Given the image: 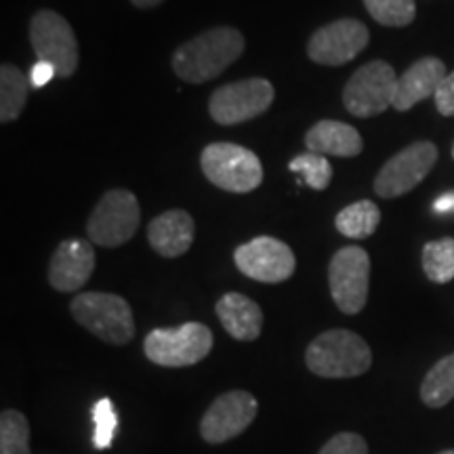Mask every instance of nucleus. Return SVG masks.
<instances>
[{"label": "nucleus", "mask_w": 454, "mask_h": 454, "mask_svg": "<svg viewBox=\"0 0 454 454\" xmlns=\"http://www.w3.org/2000/svg\"><path fill=\"white\" fill-rule=\"evenodd\" d=\"M244 36L231 26H219L198 34L175 51L173 70L181 81L202 84L223 74L244 53Z\"/></svg>", "instance_id": "obj_1"}, {"label": "nucleus", "mask_w": 454, "mask_h": 454, "mask_svg": "<svg viewBox=\"0 0 454 454\" xmlns=\"http://www.w3.org/2000/svg\"><path fill=\"white\" fill-rule=\"evenodd\" d=\"M305 364L322 379H354L371 371L372 351L360 334L334 328L311 340Z\"/></svg>", "instance_id": "obj_2"}, {"label": "nucleus", "mask_w": 454, "mask_h": 454, "mask_svg": "<svg viewBox=\"0 0 454 454\" xmlns=\"http://www.w3.org/2000/svg\"><path fill=\"white\" fill-rule=\"evenodd\" d=\"M72 317L110 345H127L135 337L133 309L112 293H81L70 303Z\"/></svg>", "instance_id": "obj_3"}, {"label": "nucleus", "mask_w": 454, "mask_h": 454, "mask_svg": "<svg viewBox=\"0 0 454 454\" xmlns=\"http://www.w3.org/2000/svg\"><path fill=\"white\" fill-rule=\"evenodd\" d=\"M204 177L230 194H248L263 181V167L253 150L236 144H211L200 156Z\"/></svg>", "instance_id": "obj_4"}, {"label": "nucleus", "mask_w": 454, "mask_h": 454, "mask_svg": "<svg viewBox=\"0 0 454 454\" xmlns=\"http://www.w3.org/2000/svg\"><path fill=\"white\" fill-rule=\"evenodd\" d=\"M213 349L211 328L185 322L175 328H154L144 340L147 360L164 368L194 366Z\"/></svg>", "instance_id": "obj_5"}, {"label": "nucleus", "mask_w": 454, "mask_h": 454, "mask_svg": "<svg viewBox=\"0 0 454 454\" xmlns=\"http://www.w3.org/2000/svg\"><path fill=\"white\" fill-rule=\"evenodd\" d=\"M141 208L129 190H110L101 196L87 223L89 240L98 247L116 248L137 234Z\"/></svg>", "instance_id": "obj_6"}, {"label": "nucleus", "mask_w": 454, "mask_h": 454, "mask_svg": "<svg viewBox=\"0 0 454 454\" xmlns=\"http://www.w3.org/2000/svg\"><path fill=\"white\" fill-rule=\"evenodd\" d=\"M397 78L394 67L383 59L357 67L343 89L345 110L356 118H372L394 107Z\"/></svg>", "instance_id": "obj_7"}, {"label": "nucleus", "mask_w": 454, "mask_h": 454, "mask_svg": "<svg viewBox=\"0 0 454 454\" xmlns=\"http://www.w3.org/2000/svg\"><path fill=\"white\" fill-rule=\"evenodd\" d=\"M328 286L334 305L348 316L366 308L371 286V257L362 247H345L333 254L328 265Z\"/></svg>", "instance_id": "obj_8"}, {"label": "nucleus", "mask_w": 454, "mask_h": 454, "mask_svg": "<svg viewBox=\"0 0 454 454\" xmlns=\"http://www.w3.org/2000/svg\"><path fill=\"white\" fill-rule=\"evenodd\" d=\"M30 43L38 61L53 66L59 78H70L78 70L76 34L66 17L55 11L43 9L32 17Z\"/></svg>", "instance_id": "obj_9"}, {"label": "nucleus", "mask_w": 454, "mask_h": 454, "mask_svg": "<svg viewBox=\"0 0 454 454\" xmlns=\"http://www.w3.org/2000/svg\"><path fill=\"white\" fill-rule=\"evenodd\" d=\"M274 84L265 78H248V81L223 84L211 95L208 112L217 124L234 127L268 112L274 104Z\"/></svg>", "instance_id": "obj_10"}, {"label": "nucleus", "mask_w": 454, "mask_h": 454, "mask_svg": "<svg viewBox=\"0 0 454 454\" xmlns=\"http://www.w3.org/2000/svg\"><path fill=\"white\" fill-rule=\"evenodd\" d=\"M438 162V147L431 141H417L389 158L374 179V192L381 198H400L412 192Z\"/></svg>", "instance_id": "obj_11"}, {"label": "nucleus", "mask_w": 454, "mask_h": 454, "mask_svg": "<svg viewBox=\"0 0 454 454\" xmlns=\"http://www.w3.org/2000/svg\"><path fill=\"white\" fill-rule=\"evenodd\" d=\"M234 263L244 276L263 284H280L297 270V259L286 242L271 236L253 238L234 251Z\"/></svg>", "instance_id": "obj_12"}, {"label": "nucleus", "mask_w": 454, "mask_h": 454, "mask_svg": "<svg viewBox=\"0 0 454 454\" xmlns=\"http://www.w3.org/2000/svg\"><path fill=\"white\" fill-rule=\"evenodd\" d=\"M257 397L248 391L234 389L221 394L208 406L200 421V435L208 444H223L238 438L257 419Z\"/></svg>", "instance_id": "obj_13"}, {"label": "nucleus", "mask_w": 454, "mask_h": 454, "mask_svg": "<svg viewBox=\"0 0 454 454\" xmlns=\"http://www.w3.org/2000/svg\"><path fill=\"white\" fill-rule=\"evenodd\" d=\"M368 41H371L368 27L362 21L345 17L311 34L308 55L320 66H345L366 49Z\"/></svg>", "instance_id": "obj_14"}, {"label": "nucleus", "mask_w": 454, "mask_h": 454, "mask_svg": "<svg viewBox=\"0 0 454 454\" xmlns=\"http://www.w3.org/2000/svg\"><path fill=\"white\" fill-rule=\"evenodd\" d=\"M95 271V248L90 240H66L49 261V284L59 293L81 291Z\"/></svg>", "instance_id": "obj_15"}, {"label": "nucleus", "mask_w": 454, "mask_h": 454, "mask_svg": "<svg viewBox=\"0 0 454 454\" xmlns=\"http://www.w3.org/2000/svg\"><path fill=\"white\" fill-rule=\"evenodd\" d=\"M446 76L448 74L444 61L438 59V57H423V59L414 61L397 78L394 107L397 112H408L412 106L421 104V101L429 98H435Z\"/></svg>", "instance_id": "obj_16"}, {"label": "nucleus", "mask_w": 454, "mask_h": 454, "mask_svg": "<svg viewBox=\"0 0 454 454\" xmlns=\"http://www.w3.org/2000/svg\"><path fill=\"white\" fill-rule=\"evenodd\" d=\"M194 219H192L190 213L181 211V208H173V211L158 215V217L147 225V240H150V247L167 259L181 257V254L190 251V247L194 244Z\"/></svg>", "instance_id": "obj_17"}, {"label": "nucleus", "mask_w": 454, "mask_h": 454, "mask_svg": "<svg viewBox=\"0 0 454 454\" xmlns=\"http://www.w3.org/2000/svg\"><path fill=\"white\" fill-rule=\"evenodd\" d=\"M305 145L314 154L339 158H354L364 150V141H362V135L357 133V129L339 121L316 122L305 133Z\"/></svg>", "instance_id": "obj_18"}, {"label": "nucleus", "mask_w": 454, "mask_h": 454, "mask_svg": "<svg viewBox=\"0 0 454 454\" xmlns=\"http://www.w3.org/2000/svg\"><path fill=\"white\" fill-rule=\"evenodd\" d=\"M221 326L236 340H254L263 328V311L253 299L240 293H227L215 305Z\"/></svg>", "instance_id": "obj_19"}, {"label": "nucleus", "mask_w": 454, "mask_h": 454, "mask_svg": "<svg viewBox=\"0 0 454 454\" xmlns=\"http://www.w3.org/2000/svg\"><path fill=\"white\" fill-rule=\"evenodd\" d=\"M27 82L26 74L13 64H3L0 67V122L7 124L20 118L27 104Z\"/></svg>", "instance_id": "obj_20"}, {"label": "nucleus", "mask_w": 454, "mask_h": 454, "mask_svg": "<svg viewBox=\"0 0 454 454\" xmlns=\"http://www.w3.org/2000/svg\"><path fill=\"white\" fill-rule=\"evenodd\" d=\"M379 223H381V211L372 200H357L345 207L334 217L337 230L351 240H364V238L372 236Z\"/></svg>", "instance_id": "obj_21"}, {"label": "nucleus", "mask_w": 454, "mask_h": 454, "mask_svg": "<svg viewBox=\"0 0 454 454\" xmlns=\"http://www.w3.org/2000/svg\"><path fill=\"white\" fill-rule=\"evenodd\" d=\"M421 400L429 408H442L454 400V354L442 357L425 374Z\"/></svg>", "instance_id": "obj_22"}, {"label": "nucleus", "mask_w": 454, "mask_h": 454, "mask_svg": "<svg viewBox=\"0 0 454 454\" xmlns=\"http://www.w3.org/2000/svg\"><path fill=\"white\" fill-rule=\"evenodd\" d=\"M423 271L435 284L454 280V238H440L425 244Z\"/></svg>", "instance_id": "obj_23"}, {"label": "nucleus", "mask_w": 454, "mask_h": 454, "mask_svg": "<svg viewBox=\"0 0 454 454\" xmlns=\"http://www.w3.org/2000/svg\"><path fill=\"white\" fill-rule=\"evenodd\" d=\"M0 454H30V423L13 408L0 414Z\"/></svg>", "instance_id": "obj_24"}, {"label": "nucleus", "mask_w": 454, "mask_h": 454, "mask_svg": "<svg viewBox=\"0 0 454 454\" xmlns=\"http://www.w3.org/2000/svg\"><path fill=\"white\" fill-rule=\"evenodd\" d=\"M364 4L372 20L387 27L411 26L417 17L414 0H364Z\"/></svg>", "instance_id": "obj_25"}, {"label": "nucleus", "mask_w": 454, "mask_h": 454, "mask_svg": "<svg viewBox=\"0 0 454 454\" xmlns=\"http://www.w3.org/2000/svg\"><path fill=\"white\" fill-rule=\"evenodd\" d=\"M288 168L294 170V173L303 175L305 184H308L311 190H326L331 185L333 179V167L331 162L326 160V156L314 154V152H305V154L294 156Z\"/></svg>", "instance_id": "obj_26"}, {"label": "nucleus", "mask_w": 454, "mask_h": 454, "mask_svg": "<svg viewBox=\"0 0 454 454\" xmlns=\"http://www.w3.org/2000/svg\"><path fill=\"white\" fill-rule=\"evenodd\" d=\"M93 444L98 450H106V448L112 446L114 435H116L118 429V414L114 411L110 397H104V400H99L98 404L93 406Z\"/></svg>", "instance_id": "obj_27"}, {"label": "nucleus", "mask_w": 454, "mask_h": 454, "mask_svg": "<svg viewBox=\"0 0 454 454\" xmlns=\"http://www.w3.org/2000/svg\"><path fill=\"white\" fill-rule=\"evenodd\" d=\"M317 454H368V444L362 435L343 431V434L333 435Z\"/></svg>", "instance_id": "obj_28"}, {"label": "nucleus", "mask_w": 454, "mask_h": 454, "mask_svg": "<svg viewBox=\"0 0 454 454\" xmlns=\"http://www.w3.org/2000/svg\"><path fill=\"white\" fill-rule=\"evenodd\" d=\"M435 107L442 116H454V72L442 81L438 93H435Z\"/></svg>", "instance_id": "obj_29"}, {"label": "nucleus", "mask_w": 454, "mask_h": 454, "mask_svg": "<svg viewBox=\"0 0 454 454\" xmlns=\"http://www.w3.org/2000/svg\"><path fill=\"white\" fill-rule=\"evenodd\" d=\"M55 76H57V72L53 66L47 64V61H38V64L34 66L30 72V84L34 89H43V87H47V84L53 81Z\"/></svg>", "instance_id": "obj_30"}, {"label": "nucleus", "mask_w": 454, "mask_h": 454, "mask_svg": "<svg viewBox=\"0 0 454 454\" xmlns=\"http://www.w3.org/2000/svg\"><path fill=\"white\" fill-rule=\"evenodd\" d=\"M434 211L435 213H454V192L452 194H444L440 196L438 200L434 202Z\"/></svg>", "instance_id": "obj_31"}, {"label": "nucleus", "mask_w": 454, "mask_h": 454, "mask_svg": "<svg viewBox=\"0 0 454 454\" xmlns=\"http://www.w3.org/2000/svg\"><path fill=\"white\" fill-rule=\"evenodd\" d=\"M137 9H154L158 4L164 3V0H130Z\"/></svg>", "instance_id": "obj_32"}, {"label": "nucleus", "mask_w": 454, "mask_h": 454, "mask_svg": "<svg viewBox=\"0 0 454 454\" xmlns=\"http://www.w3.org/2000/svg\"><path fill=\"white\" fill-rule=\"evenodd\" d=\"M438 454H454V450H444V452H438Z\"/></svg>", "instance_id": "obj_33"}, {"label": "nucleus", "mask_w": 454, "mask_h": 454, "mask_svg": "<svg viewBox=\"0 0 454 454\" xmlns=\"http://www.w3.org/2000/svg\"><path fill=\"white\" fill-rule=\"evenodd\" d=\"M452 158H454V145H452Z\"/></svg>", "instance_id": "obj_34"}]
</instances>
